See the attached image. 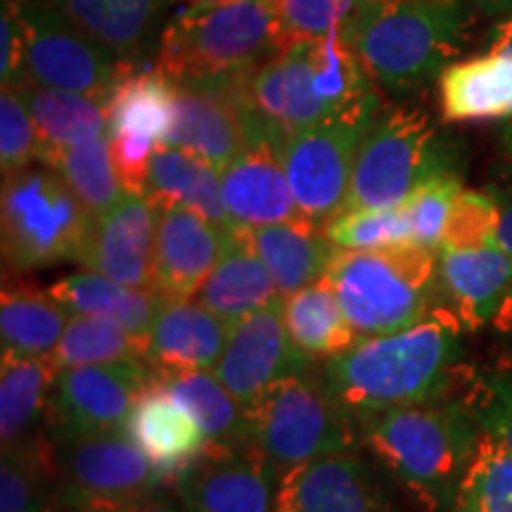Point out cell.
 <instances>
[{"label":"cell","mask_w":512,"mask_h":512,"mask_svg":"<svg viewBox=\"0 0 512 512\" xmlns=\"http://www.w3.org/2000/svg\"><path fill=\"white\" fill-rule=\"evenodd\" d=\"M437 283L441 306L467 330L494 323L512 290V256L501 247H441L437 252Z\"/></svg>","instance_id":"44dd1931"},{"label":"cell","mask_w":512,"mask_h":512,"mask_svg":"<svg viewBox=\"0 0 512 512\" xmlns=\"http://www.w3.org/2000/svg\"><path fill=\"white\" fill-rule=\"evenodd\" d=\"M145 197L152 207H183L221 228H235L223 202L221 171L176 147H155Z\"/></svg>","instance_id":"f1b7e54d"},{"label":"cell","mask_w":512,"mask_h":512,"mask_svg":"<svg viewBox=\"0 0 512 512\" xmlns=\"http://www.w3.org/2000/svg\"><path fill=\"white\" fill-rule=\"evenodd\" d=\"M60 510V465L50 432L3 448L0 512Z\"/></svg>","instance_id":"d6a6232c"},{"label":"cell","mask_w":512,"mask_h":512,"mask_svg":"<svg viewBox=\"0 0 512 512\" xmlns=\"http://www.w3.org/2000/svg\"><path fill=\"white\" fill-rule=\"evenodd\" d=\"M53 441L60 465L57 512H121L169 491L152 460L121 430Z\"/></svg>","instance_id":"30bf717a"},{"label":"cell","mask_w":512,"mask_h":512,"mask_svg":"<svg viewBox=\"0 0 512 512\" xmlns=\"http://www.w3.org/2000/svg\"><path fill=\"white\" fill-rule=\"evenodd\" d=\"M0 17H3L0 19V83H3V88H19L22 86L27 36H24V24L15 0H3V15Z\"/></svg>","instance_id":"7dc6e473"},{"label":"cell","mask_w":512,"mask_h":512,"mask_svg":"<svg viewBox=\"0 0 512 512\" xmlns=\"http://www.w3.org/2000/svg\"><path fill=\"white\" fill-rule=\"evenodd\" d=\"M72 313L31 287H3L0 299V347L3 361L46 358L55 351L67 330Z\"/></svg>","instance_id":"1f68e13d"},{"label":"cell","mask_w":512,"mask_h":512,"mask_svg":"<svg viewBox=\"0 0 512 512\" xmlns=\"http://www.w3.org/2000/svg\"><path fill=\"white\" fill-rule=\"evenodd\" d=\"M451 512H512V453L479 441Z\"/></svg>","instance_id":"ab89813d"},{"label":"cell","mask_w":512,"mask_h":512,"mask_svg":"<svg viewBox=\"0 0 512 512\" xmlns=\"http://www.w3.org/2000/svg\"><path fill=\"white\" fill-rule=\"evenodd\" d=\"M152 380L195 418L207 451H249L252 413L223 387L214 370H152Z\"/></svg>","instance_id":"d4e9b609"},{"label":"cell","mask_w":512,"mask_h":512,"mask_svg":"<svg viewBox=\"0 0 512 512\" xmlns=\"http://www.w3.org/2000/svg\"><path fill=\"white\" fill-rule=\"evenodd\" d=\"M57 377L55 363L46 358L3 361L0 370V444L8 448L19 441L48 432L50 392Z\"/></svg>","instance_id":"836d02e7"},{"label":"cell","mask_w":512,"mask_h":512,"mask_svg":"<svg viewBox=\"0 0 512 512\" xmlns=\"http://www.w3.org/2000/svg\"><path fill=\"white\" fill-rule=\"evenodd\" d=\"M133 69L155 67L178 0H50Z\"/></svg>","instance_id":"ffe728a7"},{"label":"cell","mask_w":512,"mask_h":512,"mask_svg":"<svg viewBox=\"0 0 512 512\" xmlns=\"http://www.w3.org/2000/svg\"><path fill=\"white\" fill-rule=\"evenodd\" d=\"M325 278L358 339L408 330L441 306L437 252L427 247L337 249Z\"/></svg>","instance_id":"8992f818"},{"label":"cell","mask_w":512,"mask_h":512,"mask_svg":"<svg viewBox=\"0 0 512 512\" xmlns=\"http://www.w3.org/2000/svg\"><path fill=\"white\" fill-rule=\"evenodd\" d=\"M93 216L48 164H29L3 176L0 238L12 273H29L79 259Z\"/></svg>","instance_id":"ba28073f"},{"label":"cell","mask_w":512,"mask_h":512,"mask_svg":"<svg viewBox=\"0 0 512 512\" xmlns=\"http://www.w3.org/2000/svg\"><path fill=\"white\" fill-rule=\"evenodd\" d=\"M475 15L470 0H361L344 36L380 91L408 98L463 53Z\"/></svg>","instance_id":"277c9868"},{"label":"cell","mask_w":512,"mask_h":512,"mask_svg":"<svg viewBox=\"0 0 512 512\" xmlns=\"http://www.w3.org/2000/svg\"><path fill=\"white\" fill-rule=\"evenodd\" d=\"M249 413V451L283 475L320 458L361 448L356 415L323 387L318 375L275 384Z\"/></svg>","instance_id":"9c48e42d"},{"label":"cell","mask_w":512,"mask_h":512,"mask_svg":"<svg viewBox=\"0 0 512 512\" xmlns=\"http://www.w3.org/2000/svg\"><path fill=\"white\" fill-rule=\"evenodd\" d=\"M121 512H188V510H185L181 498H178L174 491L169 489V491H164V494L150 498V501H143V503L133 505V508H126Z\"/></svg>","instance_id":"816d5d0a"},{"label":"cell","mask_w":512,"mask_h":512,"mask_svg":"<svg viewBox=\"0 0 512 512\" xmlns=\"http://www.w3.org/2000/svg\"><path fill=\"white\" fill-rule=\"evenodd\" d=\"M280 512H283V510H280Z\"/></svg>","instance_id":"11a10c76"},{"label":"cell","mask_w":512,"mask_h":512,"mask_svg":"<svg viewBox=\"0 0 512 512\" xmlns=\"http://www.w3.org/2000/svg\"><path fill=\"white\" fill-rule=\"evenodd\" d=\"M155 233L157 211L152 202L145 195L124 192L110 211L93 216L76 264L121 285L152 290Z\"/></svg>","instance_id":"ac0fdd59"},{"label":"cell","mask_w":512,"mask_h":512,"mask_svg":"<svg viewBox=\"0 0 512 512\" xmlns=\"http://www.w3.org/2000/svg\"><path fill=\"white\" fill-rule=\"evenodd\" d=\"M15 5L27 36L22 86L112 98L133 67L76 27L50 0H15Z\"/></svg>","instance_id":"8fae6325"},{"label":"cell","mask_w":512,"mask_h":512,"mask_svg":"<svg viewBox=\"0 0 512 512\" xmlns=\"http://www.w3.org/2000/svg\"><path fill=\"white\" fill-rule=\"evenodd\" d=\"M344 31L318 41H290L238 81V110L247 147L266 145L280 155L294 133L342 114L382 107Z\"/></svg>","instance_id":"6da1fadb"},{"label":"cell","mask_w":512,"mask_h":512,"mask_svg":"<svg viewBox=\"0 0 512 512\" xmlns=\"http://www.w3.org/2000/svg\"><path fill=\"white\" fill-rule=\"evenodd\" d=\"M491 325H494L498 342H501V358L512 363V290L508 297H505L501 311L496 313L494 323Z\"/></svg>","instance_id":"f907efd6"},{"label":"cell","mask_w":512,"mask_h":512,"mask_svg":"<svg viewBox=\"0 0 512 512\" xmlns=\"http://www.w3.org/2000/svg\"><path fill=\"white\" fill-rule=\"evenodd\" d=\"M110 138V136H107ZM159 143L145 136H114L110 138L112 162L117 178L124 192L133 195H145L147 174H150V162Z\"/></svg>","instance_id":"bcb514c9"},{"label":"cell","mask_w":512,"mask_h":512,"mask_svg":"<svg viewBox=\"0 0 512 512\" xmlns=\"http://www.w3.org/2000/svg\"><path fill=\"white\" fill-rule=\"evenodd\" d=\"M408 496L363 448L287 472L283 512H408Z\"/></svg>","instance_id":"5bb4252c"},{"label":"cell","mask_w":512,"mask_h":512,"mask_svg":"<svg viewBox=\"0 0 512 512\" xmlns=\"http://www.w3.org/2000/svg\"><path fill=\"white\" fill-rule=\"evenodd\" d=\"M121 432L152 460L169 489L207 453V439L200 425L155 380L133 403Z\"/></svg>","instance_id":"7402d4cb"},{"label":"cell","mask_w":512,"mask_h":512,"mask_svg":"<svg viewBox=\"0 0 512 512\" xmlns=\"http://www.w3.org/2000/svg\"><path fill=\"white\" fill-rule=\"evenodd\" d=\"M240 76L216 81H171L176 91L174 121L162 145L190 152L219 171L238 159L249 145L235 100Z\"/></svg>","instance_id":"2e32d148"},{"label":"cell","mask_w":512,"mask_h":512,"mask_svg":"<svg viewBox=\"0 0 512 512\" xmlns=\"http://www.w3.org/2000/svg\"><path fill=\"white\" fill-rule=\"evenodd\" d=\"M325 235L344 252H370L413 245L411 228L401 209H351L325 226Z\"/></svg>","instance_id":"60d3db41"},{"label":"cell","mask_w":512,"mask_h":512,"mask_svg":"<svg viewBox=\"0 0 512 512\" xmlns=\"http://www.w3.org/2000/svg\"><path fill=\"white\" fill-rule=\"evenodd\" d=\"M50 361L57 370L105 363H147V342L107 320L72 316Z\"/></svg>","instance_id":"74e56055"},{"label":"cell","mask_w":512,"mask_h":512,"mask_svg":"<svg viewBox=\"0 0 512 512\" xmlns=\"http://www.w3.org/2000/svg\"><path fill=\"white\" fill-rule=\"evenodd\" d=\"M287 41H318L349 27L361 0H273Z\"/></svg>","instance_id":"7bdbcfd3"},{"label":"cell","mask_w":512,"mask_h":512,"mask_svg":"<svg viewBox=\"0 0 512 512\" xmlns=\"http://www.w3.org/2000/svg\"><path fill=\"white\" fill-rule=\"evenodd\" d=\"M290 43L273 0L185 5L164 31L155 67L174 83L252 72Z\"/></svg>","instance_id":"5b68a950"},{"label":"cell","mask_w":512,"mask_h":512,"mask_svg":"<svg viewBox=\"0 0 512 512\" xmlns=\"http://www.w3.org/2000/svg\"><path fill=\"white\" fill-rule=\"evenodd\" d=\"M498 204L491 192L460 190L448 216L441 247L475 249L496 245ZM439 247V249H441Z\"/></svg>","instance_id":"ee69618b"},{"label":"cell","mask_w":512,"mask_h":512,"mask_svg":"<svg viewBox=\"0 0 512 512\" xmlns=\"http://www.w3.org/2000/svg\"><path fill=\"white\" fill-rule=\"evenodd\" d=\"M498 204V233L496 247H501L505 254L512 256V185L508 188L491 190Z\"/></svg>","instance_id":"681fc988"},{"label":"cell","mask_w":512,"mask_h":512,"mask_svg":"<svg viewBox=\"0 0 512 512\" xmlns=\"http://www.w3.org/2000/svg\"><path fill=\"white\" fill-rule=\"evenodd\" d=\"M242 230L283 297L323 280L337 254V247L325 235V226L309 219Z\"/></svg>","instance_id":"484cf974"},{"label":"cell","mask_w":512,"mask_h":512,"mask_svg":"<svg viewBox=\"0 0 512 512\" xmlns=\"http://www.w3.org/2000/svg\"><path fill=\"white\" fill-rule=\"evenodd\" d=\"M475 5L477 15H486V17H510L512 15V0H470Z\"/></svg>","instance_id":"f5cc1de1"},{"label":"cell","mask_w":512,"mask_h":512,"mask_svg":"<svg viewBox=\"0 0 512 512\" xmlns=\"http://www.w3.org/2000/svg\"><path fill=\"white\" fill-rule=\"evenodd\" d=\"M230 337V325L192 299H162L147 332L152 370H214Z\"/></svg>","instance_id":"cb8c5ba5"},{"label":"cell","mask_w":512,"mask_h":512,"mask_svg":"<svg viewBox=\"0 0 512 512\" xmlns=\"http://www.w3.org/2000/svg\"><path fill=\"white\" fill-rule=\"evenodd\" d=\"M486 48L496 50V53L512 55V15L496 19V24L489 31ZM501 147H503L505 157L512 159V114L503 121V126H501Z\"/></svg>","instance_id":"c3c4849f"},{"label":"cell","mask_w":512,"mask_h":512,"mask_svg":"<svg viewBox=\"0 0 512 512\" xmlns=\"http://www.w3.org/2000/svg\"><path fill=\"white\" fill-rule=\"evenodd\" d=\"M316 361L297 349L285 325V297L249 313L230 328V337L214 375L247 411L292 377L313 375Z\"/></svg>","instance_id":"4fadbf2b"},{"label":"cell","mask_w":512,"mask_h":512,"mask_svg":"<svg viewBox=\"0 0 512 512\" xmlns=\"http://www.w3.org/2000/svg\"><path fill=\"white\" fill-rule=\"evenodd\" d=\"M382 107L342 114L294 133L280 150L290 190L304 219L328 226L344 214L356 152Z\"/></svg>","instance_id":"7c38bea8"},{"label":"cell","mask_w":512,"mask_h":512,"mask_svg":"<svg viewBox=\"0 0 512 512\" xmlns=\"http://www.w3.org/2000/svg\"><path fill=\"white\" fill-rule=\"evenodd\" d=\"M38 131L22 93L3 88L0 93V169L3 176L15 174L36 162Z\"/></svg>","instance_id":"f6af8a7d"},{"label":"cell","mask_w":512,"mask_h":512,"mask_svg":"<svg viewBox=\"0 0 512 512\" xmlns=\"http://www.w3.org/2000/svg\"><path fill=\"white\" fill-rule=\"evenodd\" d=\"M283 479L252 451H207L171 491L188 512H280Z\"/></svg>","instance_id":"e0dca14e"},{"label":"cell","mask_w":512,"mask_h":512,"mask_svg":"<svg viewBox=\"0 0 512 512\" xmlns=\"http://www.w3.org/2000/svg\"><path fill=\"white\" fill-rule=\"evenodd\" d=\"M174 83L157 67L126 72L110 98L107 136H145L164 143L174 121Z\"/></svg>","instance_id":"d590c367"},{"label":"cell","mask_w":512,"mask_h":512,"mask_svg":"<svg viewBox=\"0 0 512 512\" xmlns=\"http://www.w3.org/2000/svg\"><path fill=\"white\" fill-rule=\"evenodd\" d=\"M285 325L297 349L313 361L342 354L358 342L328 278L285 297Z\"/></svg>","instance_id":"e575fe53"},{"label":"cell","mask_w":512,"mask_h":512,"mask_svg":"<svg viewBox=\"0 0 512 512\" xmlns=\"http://www.w3.org/2000/svg\"><path fill=\"white\" fill-rule=\"evenodd\" d=\"M460 190H463V178H434L401 204L399 209L411 228L413 245L439 252L448 216Z\"/></svg>","instance_id":"b9f144b4"},{"label":"cell","mask_w":512,"mask_h":512,"mask_svg":"<svg viewBox=\"0 0 512 512\" xmlns=\"http://www.w3.org/2000/svg\"><path fill=\"white\" fill-rule=\"evenodd\" d=\"M460 396L482 439L512 453V363L501 358L489 368H475Z\"/></svg>","instance_id":"f35d334b"},{"label":"cell","mask_w":512,"mask_h":512,"mask_svg":"<svg viewBox=\"0 0 512 512\" xmlns=\"http://www.w3.org/2000/svg\"><path fill=\"white\" fill-rule=\"evenodd\" d=\"M41 164L53 166L91 216L105 214L124 197L107 136L64 147L43 159Z\"/></svg>","instance_id":"8d00e7d4"},{"label":"cell","mask_w":512,"mask_h":512,"mask_svg":"<svg viewBox=\"0 0 512 512\" xmlns=\"http://www.w3.org/2000/svg\"><path fill=\"white\" fill-rule=\"evenodd\" d=\"M152 382L147 363H105L57 370L48 408L53 437L121 430L133 403Z\"/></svg>","instance_id":"9a60e30c"},{"label":"cell","mask_w":512,"mask_h":512,"mask_svg":"<svg viewBox=\"0 0 512 512\" xmlns=\"http://www.w3.org/2000/svg\"><path fill=\"white\" fill-rule=\"evenodd\" d=\"M27 102L38 131L36 162L64 147H74L100 136H107L110 100L91 95L53 91V88H15Z\"/></svg>","instance_id":"4dcf8cb0"},{"label":"cell","mask_w":512,"mask_h":512,"mask_svg":"<svg viewBox=\"0 0 512 512\" xmlns=\"http://www.w3.org/2000/svg\"><path fill=\"white\" fill-rule=\"evenodd\" d=\"M48 292L72 316L107 320L145 342L159 302H162L155 290L121 285L117 280L93 271L67 275V278L57 280Z\"/></svg>","instance_id":"f546056e"},{"label":"cell","mask_w":512,"mask_h":512,"mask_svg":"<svg viewBox=\"0 0 512 512\" xmlns=\"http://www.w3.org/2000/svg\"><path fill=\"white\" fill-rule=\"evenodd\" d=\"M361 448L425 512H451L479 427L463 396L358 415Z\"/></svg>","instance_id":"3957f363"},{"label":"cell","mask_w":512,"mask_h":512,"mask_svg":"<svg viewBox=\"0 0 512 512\" xmlns=\"http://www.w3.org/2000/svg\"><path fill=\"white\" fill-rule=\"evenodd\" d=\"M467 332L446 306H437L413 328L358 339L325 358L318 380L356 418L448 399L475 370L467 363Z\"/></svg>","instance_id":"7a4b0ae2"},{"label":"cell","mask_w":512,"mask_h":512,"mask_svg":"<svg viewBox=\"0 0 512 512\" xmlns=\"http://www.w3.org/2000/svg\"><path fill=\"white\" fill-rule=\"evenodd\" d=\"M283 297L261 256L249 245L247 233L233 228L221 261L204 285L197 290L195 302L219 316L230 328L249 313L264 309L273 299Z\"/></svg>","instance_id":"4316f807"},{"label":"cell","mask_w":512,"mask_h":512,"mask_svg":"<svg viewBox=\"0 0 512 512\" xmlns=\"http://www.w3.org/2000/svg\"><path fill=\"white\" fill-rule=\"evenodd\" d=\"M152 290L162 299H192L226 252L233 228L183 207H159Z\"/></svg>","instance_id":"d6986e66"},{"label":"cell","mask_w":512,"mask_h":512,"mask_svg":"<svg viewBox=\"0 0 512 512\" xmlns=\"http://www.w3.org/2000/svg\"><path fill=\"white\" fill-rule=\"evenodd\" d=\"M188 5H211V3H235V0H183Z\"/></svg>","instance_id":"db71d44e"},{"label":"cell","mask_w":512,"mask_h":512,"mask_svg":"<svg viewBox=\"0 0 512 512\" xmlns=\"http://www.w3.org/2000/svg\"><path fill=\"white\" fill-rule=\"evenodd\" d=\"M439 105L446 121H505L512 114V55L489 50L453 62L439 76Z\"/></svg>","instance_id":"83f0119b"},{"label":"cell","mask_w":512,"mask_h":512,"mask_svg":"<svg viewBox=\"0 0 512 512\" xmlns=\"http://www.w3.org/2000/svg\"><path fill=\"white\" fill-rule=\"evenodd\" d=\"M434 178H463V152L411 107H382L356 152L347 209H399Z\"/></svg>","instance_id":"52a82bcc"},{"label":"cell","mask_w":512,"mask_h":512,"mask_svg":"<svg viewBox=\"0 0 512 512\" xmlns=\"http://www.w3.org/2000/svg\"><path fill=\"white\" fill-rule=\"evenodd\" d=\"M223 202L235 228H259L304 219L283 159L273 147L252 145L221 171Z\"/></svg>","instance_id":"603a6c76"}]
</instances>
